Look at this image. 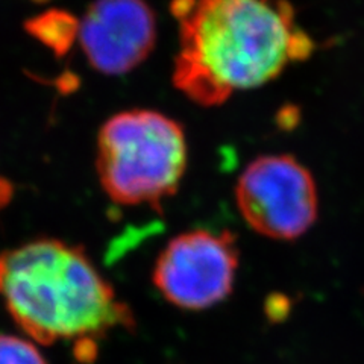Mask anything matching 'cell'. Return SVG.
Returning a JSON list of instances; mask_svg holds the SVG:
<instances>
[{
    "instance_id": "cell-1",
    "label": "cell",
    "mask_w": 364,
    "mask_h": 364,
    "mask_svg": "<svg viewBox=\"0 0 364 364\" xmlns=\"http://www.w3.org/2000/svg\"><path fill=\"white\" fill-rule=\"evenodd\" d=\"M179 50L173 84L200 107L278 77L314 49L287 0H172Z\"/></svg>"
},
{
    "instance_id": "cell-2",
    "label": "cell",
    "mask_w": 364,
    "mask_h": 364,
    "mask_svg": "<svg viewBox=\"0 0 364 364\" xmlns=\"http://www.w3.org/2000/svg\"><path fill=\"white\" fill-rule=\"evenodd\" d=\"M0 294L13 321L41 345L58 340L88 346L116 328H131L134 316L81 246L38 238L0 254Z\"/></svg>"
},
{
    "instance_id": "cell-3",
    "label": "cell",
    "mask_w": 364,
    "mask_h": 364,
    "mask_svg": "<svg viewBox=\"0 0 364 364\" xmlns=\"http://www.w3.org/2000/svg\"><path fill=\"white\" fill-rule=\"evenodd\" d=\"M188 161L184 128L163 112L128 109L99 131L96 168L111 200L159 207L178 191Z\"/></svg>"
},
{
    "instance_id": "cell-4",
    "label": "cell",
    "mask_w": 364,
    "mask_h": 364,
    "mask_svg": "<svg viewBox=\"0 0 364 364\" xmlns=\"http://www.w3.org/2000/svg\"><path fill=\"white\" fill-rule=\"evenodd\" d=\"M235 200L255 232L282 242L302 237L318 211L314 178L291 155H264L249 163L237 181Z\"/></svg>"
},
{
    "instance_id": "cell-5",
    "label": "cell",
    "mask_w": 364,
    "mask_h": 364,
    "mask_svg": "<svg viewBox=\"0 0 364 364\" xmlns=\"http://www.w3.org/2000/svg\"><path fill=\"white\" fill-rule=\"evenodd\" d=\"M237 269L238 247L232 232L193 230L178 234L164 246L152 281L167 302L200 311L231 294Z\"/></svg>"
},
{
    "instance_id": "cell-6",
    "label": "cell",
    "mask_w": 364,
    "mask_h": 364,
    "mask_svg": "<svg viewBox=\"0 0 364 364\" xmlns=\"http://www.w3.org/2000/svg\"><path fill=\"white\" fill-rule=\"evenodd\" d=\"M77 38L96 72L127 75L155 48V13L146 0H95L79 21Z\"/></svg>"
},
{
    "instance_id": "cell-7",
    "label": "cell",
    "mask_w": 364,
    "mask_h": 364,
    "mask_svg": "<svg viewBox=\"0 0 364 364\" xmlns=\"http://www.w3.org/2000/svg\"><path fill=\"white\" fill-rule=\"evenodd\" d=\"M28 28L41 41L64 53L72 46L75 36H77L79 21L65 13H52L36 18Z\"/></svg>"
},
{
    "instance_id": "cell-8",
    "label": "cell",
    "mask_w": 364,
    "mask_h": 364,
    "mask_svg": "<svg viewBox=\"0 0 364 364\" xmlns=\"http://www.w3.org/2000/svg\"><path fill=\"white\" fill-rule=\"evenodd\" d=\"M0 364H48L37 346L16 336L0 334Z\"/></svg>"
}]
</instances>
